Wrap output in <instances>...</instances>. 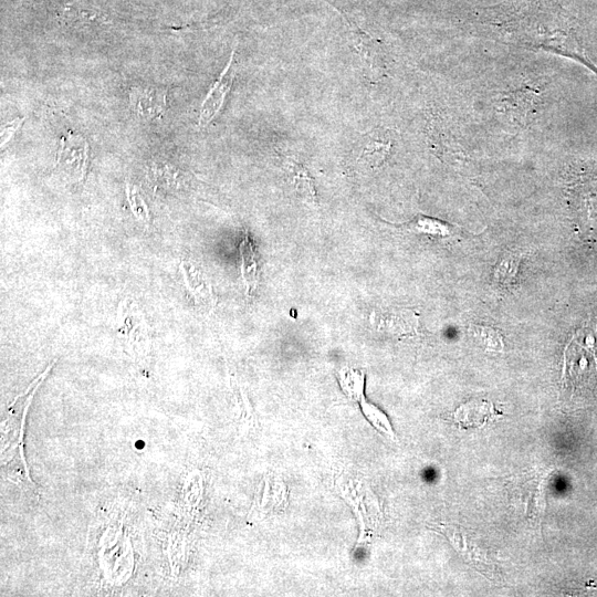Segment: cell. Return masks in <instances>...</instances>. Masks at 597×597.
I'll use <instances>...</instances> for the list:
<instances>
[{
    "instance_id": "obj_4",
    "label": "cell",
    "mask_w": 597,
    "mask_h": 597,
    "mask_svg": "<svg viewBox=\"0 0 597 597\" xmlns=\"http://www.w3.org/2000/svg\"><path fill=\"white\" fill-rule=\"evenodd\" d=\"M573 215L585 227L597 226V178L584 177L574 183L569 191Z\"/></svg>"
},
{
    "instance_id": "obj_1",
    "label": "cell",
    "mask_w": 597,
    "mask_h": 597,
    "mask_svg": "<svg viewBox=\"0 0 597 597\" xmlns=\"http://www.w3.org/2000/svg\"><path fill=\"white\" fill-rule=\"evenodd\" d=\"M396 138V132L387 128L363 134L353 151L355 166L364 171L379 169L389 159Z\"/></svg>"
},
{
    "instance_id": "obj_9",
    "label": "cell",
    "mask_w": 597,
    "mask_h": 597,
    "mask_svg": "<svg viewBox=\"0 0 597 597\" xmlns=\"http://www.w3.org/2000/svg\"><path fill=\"white\" fill-rule=\"evenodd\" d=\"M284 167L298 196L307 204L316 205V190H314L313 182L306 167L296 160L290 159V157H286Z\"/></svg>"
},
{
    "instance_id": "obj_13",
    "label": "cell",
    "mask_w": 597,
    "mask_h": 597,
    "mask_svg": "<svg viewBox=\"0 0 597 597\" xmlns=\"http://www.w3.org/2000/svg\"><path fill=\"white\" fill-rule=\"evenodd\" d=\"M445 536L452 542L453 546L458 550V552L462 553L465 558L469 560V562L474 563L477 565L479 570L487 571L489 569V564L487 560L479 557L478 554H473L467 549V544L464 542L462 534H460L456 529L453 527H441Z\"/></svg>"
},
{
    "instance_id": "obj_16",
    "label": "cell",
    "mask_w": 597,
    "mask_h": 597,
    "mask_svg": "<svg viewBox=\"0 0 597 597\" xmlns=\"http://www.w3.org/2000/svg\"><path fill=\"white\" fill-rule=\"evenodd\" d=\"M481 342L486 345V349L501 352L504 350V342H502L501 334L492 328L483 327L476 329Z\"/></svg>"
},
{
    "instance_id": "obj_6",
    "label": "cell",
    "mask_w": 597,
    "mask_h": 597,
    "mask_svg": "<svg viewBox=\"0 0 597 597\" xmlns=\"http://www.w3.org/2000/svg\"><path fill=\"white\" fill-rule=\"evenodd\" d=\"M166 96L164 88L135 86L130 91L131 106L141 118L162 119L166 110Z\"/></svg>"
},
{
    "instance_id": "obj_5",
    "label": "cell",
    "mask_w": 597,
    "mask_h": 597,
    "mask_svg": "<svg viewBox=\"0 0 597 597\" xmlns=\"http://www.w3.org/2000/svg\"><path fill=\"white\" fill-rule=\"evenodd\" d=\"M538 101L539 93L537 91L532 89L513 91L501 99L498 110L510 124L522 127L527 124Z\"/></svg>"
},
{
    "instance_id": "obj_10",
    "label": "cell",
    "mask_w": 597,
    "mask_h": 597,
    "mask_svg": "<svg viewBox=\"0 0 597 597\" xmlns=\"http://www.w3.org/2000/svg\"><path fill=\"white\" fill-rule=\"evenodd\" d=\"M243 260V278L245 281L247 295L253 296L258 285V271L255 250L250 242L248 233L245 234L242 245L239 247Z\"/></svg>"
},
{
    "instance_id": "obj_14",
    "label": "cell",
    "mask_w": 597,
    "mask_h": 597,
    "mask_svg": "<svg viewBox=\"0 0 597 597\" xmlns=\"http://www.w3.org/2000/svg\"><path fill=\"white\" fill-rule=\"evenodd\" d=\"M414 232L432 235V236H449L452 234V229L444 222L437 221L434 218L418 217L416 221L412 223Z\"/></svg>"
},
{
    "instance_id": "obj_17",
    "label": "cell",
    "mask_w": 597,
    "mask_h": 597,
    "mask_svg": "<svg viewBox=\"0 0 597 597\" xmlns=\"http://www.w3.org/2000/svg\"><path fill=\"white\" fill-rule=\"evenodd\" d=\"M24 123V119H17L13 122L6 124V127L2 131V145L4 146L9 140H12L14 134L20 128V125Z\"/></svg>"
},
{
    "instance_id": "obj_15",
    "label": "cell",
    "mask_w": 597,
    "mask_h": 597,
    "mask_svg": "<svg viewBox=\"0 0 597 597\" xmlns=\"http://www.w3.org/2000/svg\"><path fill=\"white\" fill-rule=\"evenodd\" d=\"M520 257L517 255H508L502 259L495 271V280L502 286H508L516 279L518 274Z\"/></svg>"
},
{
    "instance_id": "obj_2",
    "label": "cell",
    "mask_w": 597,
    "mask_h": 597,
    "mask_svg": "<svg viewBox=\"0 0 597 597\" xmlns=\"http://www.w3.org/2000/svg\"><path fill=\"white\" fill-rule=\"evenodd\" d=\"M350 27V39L355 54L362 61V65L372 81H379L387 75V57L385 50L377 41L348 23Z\"/></svg>"
},
{
    "instance_id": "obj_8",
    "label": "cell",
    "mask_w": 597,
    "mask_h": 597,
    "mask_svg": "<svg viewBox=\"0 0 597 597\" xmlns=\"http://www.w3.org/2000/svg\"><path fill=\"white\" fill-rule=\"evenodd\" d=\"M88 144L80 135L68 134L61 141L57 157V165H66L72 170H79L82 175L86 173Z\"/></svg>"
},
{
    "instance_id": "obj_11",
    "label": "cell",
    "mask_w": 597,
    "mask_h": 597,
    "mask_svg": "<svg viewBox=\"0 0 597 597\" xmlns=\"http://www.w3.org/2000/svg\"><path fill=\"white\" fill-rule=\"evenodd\" d=\"M342 391L351 401L360 403L364 397L365 374L360 370L342 369L338 374Z\"/></svg>"
},
{
    "instance_id": "obj_3",
    "label": "cell",
    "mask_w": 597,
    "mask_h": 597,
    "mask_svg": "<svg viewBox=\"0 0 597 597\" xmlns=\"http://www.w3.org/2000/svg\"><path fill=\"white\" fill-rule=\"evenodd\" d=\"M236 50H233L230 55L227 66L221 73V76L214 82L211 90L208 91L207 96L202 104L201 113H199V128H206L217 117L224 107L226 98L230 89L233 87L235 79L236 65H235Z\"/></svg>"
},
{
    "instance_id": "obj_7",
    "label": "cell",
    "mask_w": 597,
    "mask_h": 597,
    "mask_svg": "<svg viewBox=\"0 0 597 597\" xmlns=\"http://www.w3.org/2000/svg\"><path fill=\"white\" fill-rule=\"evenodd\" d=\"M501 414L496 407L486 400L470 401L459 408L452 415L453 421L462 428H480L488 422L495 421Z\"/></svg>"
},
{
    "instance_id": "obj_12",
    "label": "cell",
    "mask_w": 597,
    "mask_h": 597,
    "mask_svg": "<svg viewBox=\"0 0 597 597\" xmlns=\"http://www.w3.org/2000/svg\"><path fill=\"white\" fill-rule=\"evenodd\" d=\"M360 403L361 410L366 418V421H368L376 429V431H379L381 434L395 441L396 436L389 417H387V415L384 414L379 407L366 401L365 397L362 398Z\"/></svg>"
}]
</instances>
